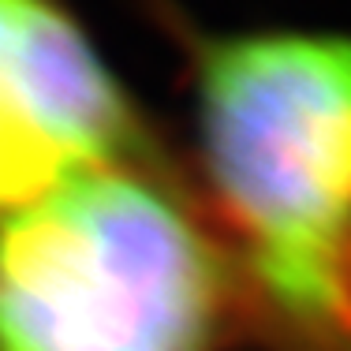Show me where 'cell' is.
Returning a JSON list of instances; mask_svg holds the SVG:
<instances>
[{"instance_id": "6da1fadb", "label": "cell", "mask_w": 351, "mask_h": 351, "mask_svg": "<svg viewBox=\"0 0 351 351\" xmlns=\"http://www.w3.org/2000/svg\"><path fill=\"white\" fill-rule=\"evenodd\" d=\"M206 169L288 314L332 322L351 258V38L243 34L198 64Z\"/></svg>"}, {"instance_id": "7a4b0ae2", "label": "cell", "mask_w": 351, "mask_h": 351, "mask_svg": "<svg viewBox=\"0 0 351 351\" xmlns=\"http://www.w3.org/2000/svg\"><path fill=\"white\" fill-rule=\"evenodd\" d=\"M217 265L183 210L97 169L0 221V351H206Z\"/></svg>"}, {"instance_id": "3957f363", "label": "cell", "mask_w": 351, "mask_h": 351, "mask_svg": "<svg viewBox=\"0 0 351 351\" xmlns=\"http://www.w3.org/2000/svg\"><path fill=\"white\" fill-rule=\"evenodd\" d=\"M131 108L94 41L53 0H0V210L112 169Z\"/></svg>"}]
</instances>
